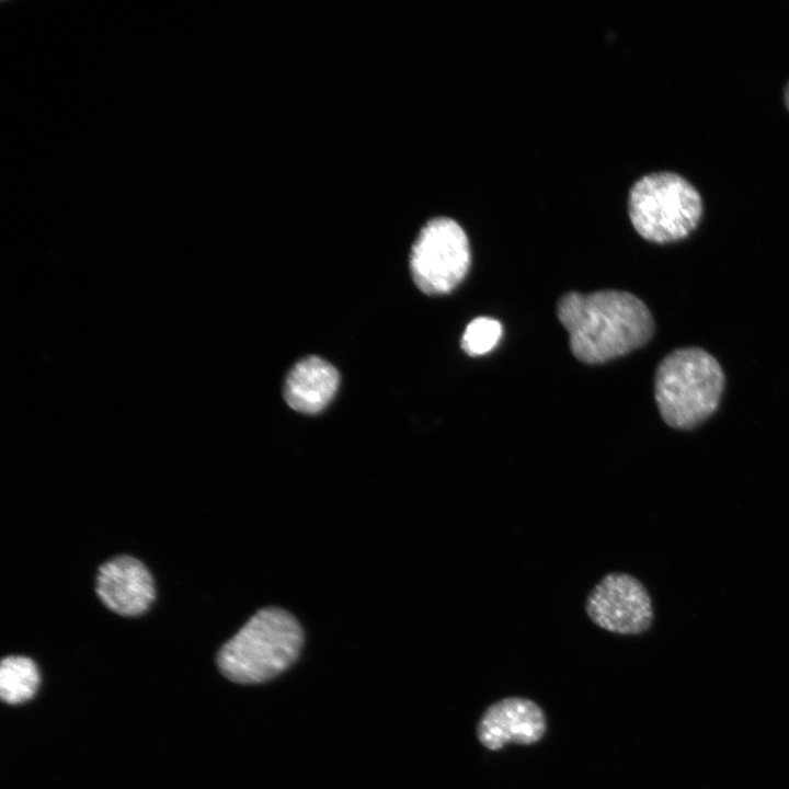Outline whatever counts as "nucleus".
Instances as JSON below:
<instances>
[{
    "mask_svg": "<svg viewBox=\"0 0 789 789\" xmlns=\"http://www.w3.org/2000/svg\"><path fill=\"white\" fill-rule=\"evenodd\" d=\"M557 316L569 333L572 354L602 364L645 344L654 321L645 304L628 291H571L558 302Z\"/></svg>",
    "mask_w": 789,
    "mask_h": 789,
    "instance_id": "1",
    "label": "nucleus"
},
{
    "mask_svg": "<svg viewBox=\"0 0 789 789\" xmlns=\"http://www.w3.org/2000/svg\"><path fill=\"white\" fill-rule=\"evenodd\" d=\"M302 641V629L293 615L276 607L263 608L221 647L217 664L232 682L262 683L296 661Z\"/></svg>",
    "mask_w": 789,
    "mask_h": 789,
    "instance_id": "2",
    "label": "nucleus"
},
{
    "mask_svg": "<svg viewBox=\"0 0 789 789\" xmlns=\"http://www.w3.org/2000/svg\"><path fill=\"white\" fill-rule=\"evenodd\" d=\"M724 375L718 361L698 347L679 348L659 365L654 397L663 421L678 430L693 428L718 408Z\"/></svg>",
    "mask_w": 789,
    "mask_h": 789,
    "instance_id": "3",
    "label": "nucleus"
},
{
    "mask_svg": "<svg viewBox=\"0 0 789 789\" xmlns=\"http://www.w3.org/2000/svg\"><path fill=\"white\" fill-rule=\"evenodd\" d=\"M627 209L634 230L645 240L667 243L687 237L699 224L702 201L682 175L653 172L631 186Z\"/></svg>",
    "mask_w": 789,
    "mask_h": 789,
    "instance_id": "4",
    "label": "nucleus"
},
{
    "mask_svg": "<svg viewBox=\"0 0 789 789\" xmlns=\"http://www.w3.org/2000/svg\"><path fill=\"white\" fill-rule=\"evenodd\" d=\"M471 263L469 239L462 227L449 217H436L421 229L413 243L410 268L420 290L444 295L455 289Z\"/></svg>",
    "mask_w": 789,
    "mask_h": 789,
    "instance_id": "5",
    "label": "nucleus"
},
{
    "mask_svg": "<svg viewBox=\"0 0 789 789\" xmlns=\"http://www.w3.org/2000/svg\"><path fill=\"white\" fill-rule=\"evenodd\" d=\"M587 617L599 628L616 634L638 636L653 622V607L644 585L625 572H610L586 597Z\"/></svg>",
    "mask_w": 789,
    "mask_h": 789,
    "instance_id": "6",
    "label": "nucleus"
},
{
    "mask_svg": "<svg viewBox=\"0 0 789 789\" xmlns=\"http://www.w3.org/2000/svg\"><path fill=\"white\" fill-rule=\"evenodd\" d=\"M547 729L546 716L535 701L506 697L490 705L477 725V737L485 748L499 751L508 743L531 745Z\"/></svg>",
    "mask_w": 789,
    "mask_h": 789,
    "instance_id": "7",
    "label": "nucleus"
},
{
    "mask_svg": "<svg viewBox=\"0 0 789 789\" xmlns=\"http://www.w3.org/2000/svg\"><path fill=\"white\" fill-rule=\"evenodd\" d=\"M96 593L112 611L123 616H138L151 605L155 584L151 574L139 560L119 556L99 569Z\"/></svg>",
    "mask_w": 789,
    "mask_h": 789,
    "instance_id": "8",
    "label": "nucleus"
},
{
    "mask_svg": "<svg viewBox=\"0 0 789 789\" xmlns=\"http://www.w3.org/2000/svg\"><path fill=\"white\" fill-rule=\"evenodd\" d=\"M340 384L339 371L318 356L297 362L289 370L284 398L287 404L301 413L322 411L334 397Z\"/></svg>",
    "mask_w": 789,
    "mask_h": 789,
    "instance_id": "9",
    "label": "nucleus"
},
{
    "mask_svg": "<svg viewBox=\"0 0 789 789\" xmlns=\"http://www.w3.org/2000/svg\"><path fill=\"white\" fill-rule=\"evenodd\" d=\"M39 683L36 664L25 656H7L0 666V695L8 704H21L35 694Z\"/></svg>",
    "mask_w": 789,
    "mask_h": 789,
    "instance_id": "10",
    "label": "nucleus"
},
{
    "mask_svg": "<svg viewBox=\"0 0 789 789\" xmlns=\"http://www.w3.org/2000/svg\"><path fill=\"white\" fill-rule=\"evenodd\" d=\"M502 324L489 317H478L468 323L460 344L470 356H480L492 351L502 336Z\"/></svg>",
    "mask_w": 789,
    "mask_h": 789,
    "instance_id": "11",
    "label": "nucleus"
},
{
    "mask_svg": "<svg viewBox=\"0 0 789 789\" xmlns=\"http://www.w3.org/2000/svg\"><path fill=\"white\" fill-rule=\"evenodd\" d=\"M785 103L787 108L789 110V82L785 88Z\"/></svg>",
    "mask_w": 789,
    "mask_h": 789,
    "instance_id": "12",
    "label": "nucleus"
}]
</instances>
